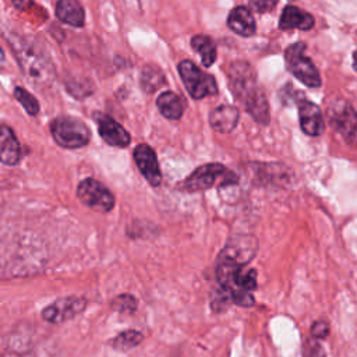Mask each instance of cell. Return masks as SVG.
Instances as JSON below:
<instances>
[{"label":"cell","mask_w":357,"mask_h":357,"mask_svg":"<svg viewBox=\"0 0 357 357\" xmlns=\"http://www.w3.org/2000/svg\"><path fill=\"white\" fill-rule=\"evenodd\" d=\"M229 86L244 109L252 116V119L261 124L269 123V105L258 86L257 73L245 61H234L227 70Z\"/></svg>","instance_id":"6da1fadb"},{"label":"cell","mask_w":357,"mask_h":357,"mask_svg":"<svg viewBox=\"0 0 357 357\" xmlns=\"http://www.w3.org/2000/svg\"><path fill=\"white\" fill-rule=\"evenodd\" d=\"M181 81L192 99H204L218 93V85L215 78L204 73L198 66L190 60H183L177 66Z\"/></svg>","instance_id":"8992f818"},{"label":"cell","mask_w":357,"mask_h":357,"mask_svg":"<svg viewBox=\"0 0 357 357\" xmlns=\"http://www.w3.org/2000/svg\"><path fill=\"white\" fill-rule=\"evenodd\" d=\"M78 199L88 208L96 212H109L114 206V195L100 181L88 177L84 178L77 187Z\"/></svg>","instance_id":"52a82bcc"},{"label":"cell","mask_w":357,"mask_h":357,"mask_svg":"<svg viewBox=\"0 0 357 357\" xmlns=\"http://www.w3.org/2000/svg\"><path fill=\"white\" fill-rule=\"evenodd\" d=\"M54 13L56 17L67 25L81 28L85 24V11L78 0H59Z\"/></svg>","instance_id":"e0dca14e"},{"label":"cell","mask_w":357,"mask_h":357,"mask_svg":"<svg viewBox=\"0 0 357 357\" xmlns=\"http://www.w3.org/2000/svg\"><path fill=\"white\" fill-rule=\"evenodd\" d=\"M238 181V177L220 163H206L197 167L183 183L180 190L187 192L204 191L215 185L230 187Z\"/></svg>","instance_id":"3957f363"},{"label":"cell","mask_w":357,"mask_h":357,"mask_svg":"<svg viewBox=\"0 0 357 357\" xmlns=\"http://www.w3.org/2000/svg\"><path fill=\"white\" fill-rule=\"evenodd\" d=\"M144 336L142 333L137 332V331H124L121 333H119L113 340H112V347L116 350H130L135 346H138L142 342Z\"/></svg>","instance_id":"7402d4cb"},{"label":"cell","mask_w":357,"mask_h":357,"mask_svg":"<svg viewBox=\"0 0 357 357\" xmlns=\"http://www.w3.org/2000/svg\"><path fill=\"white\" fill-rule=\"evenodd\" d=\"M191 46L201 56V61L205 67H211L216 60V45L212 38L206 35H195L191 39Z\"/></svg>","instance_id":"ffe728a7"},{"label":"cell","mask_w":357,"mask_h":357,"mask_svg":"<svg viewBox=\"0 0 357 357\" xmlns=\"http://www.w3.org/2000/svg\"><path fill=\"white\" fill-rule=\"evenodd\" d=\"M311 333L317 339H324L329 333V325L325 321H317L311 326Z\"/></svg>","instance_id":"484cf974"},{"label":"cell","mask_w":357,"mask_h":357,"mask_svg":"<svg viewBox=\"0 0 357 357\" xmlns=\"http://www.w3.org/2000/svg\"><path fill=\"white\" fill-rule=\"evenodd\" d=\"M298 117L301 130L311 137H318L324 132L325 121L319 107L308 100H301L298 103Z\"/></svg>","instance_id":"4fadbf2b"},{"label":"cell","mask_w":357,"mask_h":357,"mask_svg":"<svg viewBox=\"0 0 357 357\" xmlns=\"http://www.w3.org/2000/svg\"><path fill=\"white\" fill-rule=\"evenodd\" d=\"M166 82L165 75L162 74V71L155 67V66H145L142 68L141 73V88L148 92L152 93L156 89H159L160 86H163Z\"/></svg>","instance_id":"44dd1931"},{"label":"cell","mask_w":357,"mask_h":357,"mask_svg":"<svg viewBox=\"0 0 357 357\" xmlns=\"http://www.w3.org/2000/svg\"><path fill=\"white\" fill-rule=\"evenodd\" d=\"M304 356L305 357H326L322 347L315 342H310V343L305 344Z\"/></svg>","instance_id":"4316f807"},{"label":"cell","mask_w":357,"mask_h":357,"mask_svg":"<svg viewBox=\"0 0 357 357\" xmlns=\"http://www.w3.org/2000/svg\"><path fill=\"white\" fill-rule=\"evenodd\" d=\"M238 110L231 105H220L209 114V124L218 132H230L238 123Z\"/></svg>","instance_id":"9a60e30c"},{"label":"cell","mask_w":357,"mask_h":357,"mask_svg":"<svg viewBox=\"0 0 357 357\" xmlns=\"http://www.w3.org/2000/svg\"><path fill=\"white\" fill-rule=\"evenodd\" d=\"M95 121L98 124L99 135L106 144L117 148H126L130 145L131 137L128 131L120 123H117L113 117L107 114L96 113Z\"/></svg>","instance_id":"7c38bea8"},{"label":"cell","mask_w":357,"mask_h":357,"mask_svg":"<svg viewBox=\"0 0 357 357\" xmlns=\"http://www.w3.org/2000/svg\"><path fill=\"white\" fill-rule=\"evenodd\" d=\"M112 305L114 310L120 311V312H134L135 308H137V301L130 294H121L119 297H116L113 301H112Z\"/></svg>","instance_id":"cb8c5ba5"},{"label":"cell","mask_w":357,"mask_h":357,"mask_svg":"<svg viewBox=\"0 0 357 357\" xmlns=\"http://www.w3.org/2000/svg\"><path fill=\"white\" fill-rule=\"evenodd\" d=\"M14 96L24 106V109L26 110V113L29 116H36L39 113V102L26 89L21 88V86H17L14 89Z\"/></svg>","instance_id":"603a6c76"},{"label":"cell","mask_w":357,"mask_h":357,"mask_svg":"<svg viewBox=\"0 0 357 357\" xmlns=\"http://www.w3.org/2000/svg\"><path fill=\"white\" fill-rule=\"evenodd\" d=\"M14 50L17 63L22 74L38 85H45L53 79L54 67L46 50L35 40L13 35L8 39Z\"/></svg>","instance_id":"7a4b0ae2"},{"label":"cell","mask_w":357,"mask_h":357,"mask_svg":"<svg viewBox=\"0 0 357 357\" xmlns=\"http://www.w3.org/2000/svg\"><path fill=\"white\" fill-rule=\"evenodd\" d=\"M132 158L141 174L152 185L158 187L162 183V173L158 163L155 151L148 144H139L135 146Z\"/></svg>","instance_id":"8fae6325"},{"label":"cell","mask_w":357,"mask_h":357,"mask_svg":"<svg viewBox=\"0 0 357 357\" xmlns=\"http://www.w3.org/2000/svg\"><path fill=\"white\" fill-rule=\"evenodd\" d=\"M86 307V300L79 296H68L49 304L42 311L43 319L52 324H61L81 314Z\"/></svg>","instance_id":"30bf717a"},{"label":"cell","mask_w":357,"mask_h":357,"mask_svg":"<svg viewBox=\"0 0 357 357\" xmlns=\"http://www.w3.org/2000/svg\"><path fill=\"white\" fill-rule=\"evenodd\" d=\"M50 134L56 144L67 149H78L88 145L91 132L78 119L70 116L56 117L50 123Z\"/></svg>","instance_id":"277c9868"},{"label":"cell","mask_w":357,"mask_h":357,"mask_svg":"<svg viewBox=\"0 0 357 357\" xmlns=\"http://www.w3.org/2000/svg\"><path fill=\"white\" fill-rule=\"evenodd\" d=\"M0 159L4 165H8V166L17 165L21 159V148H20L18 139L14 131L7 126H1Z\"/></svg>","instance_id":"ac0fdd59"},{"label":"cell","mask_w":357,"mask_h":357,"mask_svg":"<svg viewBox=\"0 0 357 357\" xmlns=\"http://www.w3.org/2000/svg\"><path fill=\"white\" fill-rule=\"evenodd\" d=\"M278 0H250V6L257 13H268L275 8Z\"/></svg>","instance_id":"d4e9b609"},{"label":"cell","mask_w":357,"mask_h":357,"mask_svg":"<svg viewBox=\"0 0 357 357\" xmlns=\"http://www.w3.org/2000/svg\"><path fill=\"white\" fill-rule=\"evenodd\" d=\"M284 61L287 70L304 85L310 88H318L321 85V75L311 59L307 57L304 43L297 42L287 46L284 50Z\"/></svg>","instance_id":"5b68a950"},{"label":"cell","mask_w":357,"mask_h":357,"mask_svg":"<svg viewBox=\"0 0 357 357\" xmlns=\"http://www.w3.org/2000/svg\"><path fill=\"white\" fill-rule=\"evenodd\" d=\"M156 107L159 113L169 120H178L185 109L184 99L172 91L162 92L156 98Z\"/></svg>","instance_id":"d6986e66"},{"label":"cell","mask_w":357,"mask_h":357,"mask_svg":"<svg viewBox=\"0 0 357 357\" xmlns=\"http://www.w3.org/2000/svg\"><path fill=\"white\" fill-rule=\"evenodd\" d=\"M314 17L296 7V6H286L282 11L280 20H279V28L282 31H290V29H301V31H308L314 26Z\"/></svg>","instance_id":"5bb4252c"},{"label":"cell","mask_w":357,"mask_h":357,"mask_svg":"<svg viewBox=\"0 0 357 357\" xmlns=\"http://www.w3.org/2000/svg\"><path fill=\"white\" fill-rule=\"evenodd\" d=\"M227 26L240 36H252L255 33V20L245 6H237L227 17Z\"/></svg>","instance_id":"2e32d148"},{"label":"cell","mask_w":357,"mask_h":357,"mask_svg":"<svg viewBox=\"0 0 357 357\" xmlns=\"http://www.w3.org/2000/svg\"><path fill=\"white\" fill-rule=\"evenodd\" d=\"M353 60H354V67L357 68V52H354V54H353Z\"/></svg>","instance_id":"f1b7e54d"},{"label":"cell","mask_w":357,"mask_h":357,"mask_svg":"<svg viewBox=\"0 0 357 357\" xmlns=\"http://www.w3.org/2000/svg\"><path fill=\"white\" fill-rule=\"evenodd\" d=\"M32 3H33V0H13L14 7H15L17 10H20V11L28 10V8L32 6Z\"/></svg>","instance_id":"83f0119b"},{"label":"cell","mask_w":357,"mask_h":357,"mask_svg":"<svg viewBox=\"0 0 357 357\" xmlns=\"http://www.w3.org/2000/svg\"><path fill=\"white\" fill-rule=\"evenodd\" d=\"M258 243L257 238L250 234L233 236L223 247L218 258L236 262L238 265H247L257 254Z\"/></svg>","instance_id":"9c48e42d"},{"label":"cell","mask_w":357,"mask_h":357,"mask_svg":"<svg viewBox=\"0 0 357 357\" xmlns=\"http://www.w3.org/2000/svg\"><path fill=\"white\" fill-rule=\"evenodd\" d=\"M331 126L346 139H357V112L343 99H335L328 106Z\"/></svg>","instance_id":"ba28073f"}]
</instances>
